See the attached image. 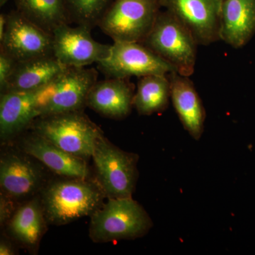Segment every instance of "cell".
<instances>
[{
	"mask_svg": "<svg viewBox=\"0 0 255 255\" xmlns=\"http://www.w3.org/2000/svg\"><path fill=\"white\" fill-rule=\"evenodd\" d=\"M105 196L97 182L64 177L43 187L40 199L47 222L63 226L91 216L103 205Z\"/></svg>",
	"mask_w": 255,
	"mask_h": 255,
	"instance_id": "cell-1",
	"label": "cell"
},
{
	"mask_svg": "<svg viewBox=\"0 0 255 255\" xmlns=\"http://www.w3.org/2000/svg\"><path fill=\"white\" fill-rule=\"evenodd\" d=\"M90 218L89 235L97 243L136 239L152 226L145 209L131 197L109 198Z\"/></svg>",
	"mask_w": 255,
	"mask_h": 255,
	"instance_id": "cell-2",
	"label": "cell"
},
{
	"mask_svg": "<svg viewBox=\"0 0 255 255\" xmlns=\"http://www.w3.org/2000/svg\"><path fill=\"white\" fill-rule=\"evenodd\" d=\"M33 128L60 148L85 159L92 157L96 142L103 135L82 111L38 117Z\"/></svg>",
	"mask_w": 255,
	"mask_h": 255,
	"instance_id": "cell-3",
	"label": "cell"
},
{
	"mask_svg": "<svg viewBox=\"0 0 255 255\" xmlns=\"http://www.w3.org/2000/svg\"><path fill=\"white\" fill-rule=\"evenodd\" d=\"M142 44L173 67L183 76L195 70L197 42L189 30L168 11H159L153 27Z\"/></svg>",
	"mask_w": 255,
	"mask_h": 255,
	"instance_id": "cell-4",
	"label": "cell"
},
{
	"mask_svg": "<svg viewBox=\"0 0 255 255\" xmlns=\"http://www.w3.org/2000/svg\"><path fill=\"white\" fill-rule=\"evenodd\" d=\"M161 6V0H114L99 26L114 42L142 43Z\"/></svg>",
	"mask_w": 255,
	"mask_h": 255,
	"instance_id": "cell-5",
	"label": "cell"
},
{
	"mask_svg": "<svg viewBox=\"0 0 255 255\" xmlns=\"http://www.w3.org/2000/svg\"><path fill=\"white\" fill-rule=\"evenodd\" d=\"M97 182L109 198L131 197L137 179V155L121 150L103 135L92 155Z\"/></svg>",
	"mask_w": 255,
	"mask_h": 255,
	"instance_id": "cell-6",
	"label": "cell"
},
{
	"mask_svg": "<svg viewBox=\"0 0 255 255\" xmlns=\"http://www.w3.org/2000/svg\"><path fill=\"white\" fill-rule=\"evenodd\" d=\"M99 68L111 78H138L150 75H169L173 67L141 43L114 42L110 53L98 63Z\"/></svg>",
	"mask_w": 255,
	"mask_h": 255,
	"instance_id": "cell-7",
	"label": "cell"
},
{
	"mask_svg": "<svg viewBox=\"0 0 255 255\" xmlns=\"http://www.w3.org/2000/svg\"><path fill=\"white\" fill-rule=\"evenodd\" d=\"M0 43L1 51L16 62L54 55L53 35L17 10L6 14V28Z\"/></svg>",
	"mask_w": 255,
	"mask_h": 255,
	"instance_id": "cell-8",
	"label": "cell"
},
{
	"mask_svg": "<svg viewBox=\"0 0 255 255\" xmlns=\"http://www.w3.org/2000/svg\"><path fill=\"white\" fill-rule=\"evenodd\" d=\"M97 72L85 67L67 68L48 85V100L40 110V116L82 111L87 96L97 82Z\"/></svg>",
	"mask_w": 255,
	"mask_h": 255,
	"instance_id": "cell-9",
	"label": "cell"
},
{
	"mask_svg": "<svg viewBox=\"0 0 255 255\" xmlns=\"http://www.w3.org/2000/svg\"><path fill=\"white\" fill-rule=\"evenodd\" d=\"M223 0H161V5L189 30L199 45L221 41Z\"/></svg>",
	"mask_w": 255,
	"mask_h": 255,
	"instance_id": "cell-10",
	"label": "cell"
},
{
	"mask_svg": "<svg viewBox=\"0 0 255 255\" xmlns=\"http://www.w3.org/2000/svg\"><path fill=\"white\" fill-rule=\"evenodd\" d=\"M53 55L67 68L86 67L105 59L112 45L102 44L93 39L91 29L86 26L71 27L63 24L53 32Z\"/></svg>",
	"mask_w": 255,
	"mask_h": 255,
	"instance_id": "cell-11",
	"label": "cell"
},
{
	"mask_svg": "<svg viewBox=\"0 0 255 255\" xmlns=\"http://www.w3.org/2000/svg\"><path fill=\"white\" fill-rule=\"evenodd\" d=\"M26 152L8 151L0 159L1 193L14 201L36 194L43 187V173Z\"/></svg>",
	"mask_w": 255,
	"mask_h": 255,
	"instance_id": "cell-12",
	"label": "cell"
},
{
	"mask_svg": "<svg viewBox=\"0 0 255 255\" xmlns=\"http://www.w3.org/2000/svg\"><path fill=\"white\" fill-rule=\"evenodd\" d=\"M41 89L1 93L0 137L2 141L16 136L39 117Z\"/></svg>",
	"mask_w": 255,
	"mask_h": 255,
	"instance_id": "cell-13",
	"label": "cell"
},
{
	"mask_svg": "<svg viewBox=\"0 0 255 255\" xmlns=\"http://www.w3.org/2000/svg\"><path fill=\"white\" fill-rule=\"evenodd\" d=\"M21 149L61 177L90 178L86 159L67 152L35 132L23 139Z\"/></svg>",
	"mask_w": 255,
	"mask_h": 255,
	"instance_id": "cell-14",
	"label": "cell"
},
{
	"mask_svg": "<svg viewBox=\"0 0 255 255\" xmlns=\"http://www.w3.org/2000/svg\"><path fill=\"white\" fill-rule=\"evenodd\" d=\"M133 86L127 79L111 78L96 82L87 96L86 106L111 119L125 118L133 106Z\"/></svg>",
	"mask_w": 255,
	"mask_h": 255,
	"instance_id": "cell-15",
	"label": "cell"
},
{
	"mask_svg": "<svg viewBox=\"0 0 255 255\" xmlns=\"http://www.w3.org/2000/svg\"><path fill=\"white\" fill-rule=\"evenodd\" d=\"M171 100L184 128L195 140L204 132L206 112L199 94L189 77L177 72L168 75Z\"/></svg>",
	"mask_w": 255,
	"mask_h": 255,
	"instance_id": "cell-16",
	"label": "cell"
},
{
	"mask_svg": "<svg viewBox=\"0 0 255 255\" xmlns=\"http://www.w3.org/2000/svg\"><path fill=\"white\" fill-rule=\"evenodd\" d=\"M255 33V0H223L221 41L233 48H242Z\"/></svg>",
	"mask_w": 255,
	"mask_h": 255,
	"instance_id": "cell-17",
	"label": "cell"
},
{
	"mask_svg": "<svg viewBox=\"0 0 255 255\" xmlns=\"http://www.w3.org/2000/svg\"><path fill=\"white\" fill-rule=\"evenodd\" d=\"M66 68L54 55L17 62L3 92L40 90L58 78Z\"/></svg>",
	"mask_w": 255,
	"mask_h": 255,
	"instance_id": "cell-18",
	"label": "cell"
},
{
	"mask_svg": "<svg viewBox=\"0 0 255 255\" xmlns=\"http://www.w3.org/2000/svg\"><path fill=\"white\" fill-rule=\"evenodd\" d=\"M48 223L40 197L32 198L16 210L6 223L10 237L29 251L39 246Z\"/></svg>",
	"mask_w": 255,
	"mask_h": 255,
	"instance_id": "cell-19",
	"label": "cell"
},
{
	"mask_svg": "<svg viewBox=\"0 0 255 255\" xmlns=\"http://www.w3.org/2000/svg\"><path fill=\"white\" fill-rule=\"evenodd\" d=\"M171 99L168 75H150L139 78L133 106L140 115L163 112Z\"/></svg>",
	"mask_w": 255,
	"mask_h": 255,
	"instance_id": "cell-20",
	"label": "cell"
},
{
	"mask_svg": "<svg viewBox=\"0 0 255 255\" xmlns=\"http://www.w3.org/2000/svg\"><path fill=\"white\" fill-rule=\"evenodd\" d=\"M18 12L53 35L55 28L70 21L65 0H14Z\"/></svg>",
	"mask_w": 255,
	"mask_h": 255,
	"instance_id": "cell-21",
	"label": "cell"
},
{
	"mask_svg": "<svg viewBox=\"0 0 255 255\" xmlns=\"http://www.w3.org/2000/svg\"><path fill=\"white\" fill-rule=\"evenodd\" d=\"M114 0H65L70 21L92 29L99 26Z\"/></svg>",
	"mask_w": 255,
	"mask_h": 255,
	"instance_id": "cell-22",
	"label": "cell"
},
{
	"mask_svg": "<svg viewBox=\"0 0 255 255\" xmlns=\"http://www.w3.org/2000/svg\"><path fill=\"white\" fill-rule=\"evenodd\" d=\"M17 62L4 52L0 51V90L4 91Z\"/></svg>",
	"mask_w": 255,
	"mask_h": 255,
	"instance_id": "cell-23",
	"label": "cell"
},
{
	"mask_svg": "<svg viewBox=\"0 0 255 255\" xmlns=\"http://www.w3.org/2000/svg\"><path fill=\"white\" fill-rule=\"evenodd\" d=\"M16 201L1 193L0 194V224L5 226L12 217L16 208Z\"/></svg>",
	"mask_w": 255,
	"mask_h": 255,
	"instance_id": "cell-24",
	"label": "cell"
},
{
	"mask_svg": "<svg viewBox=\"0 0 255 255\" xmlns=\"http://www.w3.org/2000/svg\"><path fill=\"white\" fill-rule=\"evenodd\" d=\"M16 250L9 239L1 237L0 241V255H16Z\"/></svg>",
	"mask_w": 255,
	"mask_h": 255,
	"instance_id": "cell-25",
	"label": "cell"
},
{
	"mask_svg": "<svg viewBox=\"0 0 255 255\" xmlns=\"http://www.w3.org/2000/svg\"><path fill=\"white\" fill-rule=\"evenodd\" d=\"M6 24V14L0 15V38L4 35L5 28Z\"/></svg>",
	"mask_w": 255,
	"mask_h": 255,
	"instance_id": "cell-26",
	"label": "cell"
},
{
	"mask_svg": "<svg viewBox=\"0 0 255 255\" xmlns=\"http://www.w3.org/2000/svg\"><path fill=\"white\" fill-rule=\"evenodd\" d=\"M9 1V0H0V5H1V6H4Z\"/></svg>",
	"mask_w": 255,
	"mask_h": 255,
	"instance_id": "cell-27",
	"label": "cell"
}]
</instances>
